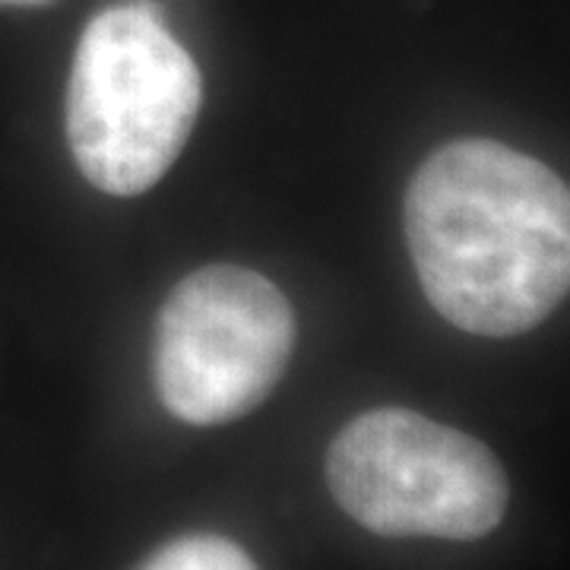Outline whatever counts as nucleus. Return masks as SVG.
Segmentation results:
<instances>
[{"mask_svg":"<svg viewBox=\"0 0 570 570\" xmlns=\"http://www.w3.org/2000/svg\"><path fill=\"white\" fill-rule=\"evenodd\" d=\"M200 102L204 77L156 10H105L86 26L67 86L73 163L111 197L146 194L181 156Z\"/></svg>","mask_w":570,"mask_h":570,"instance_id":"f03ea898","label":"nucleus"},{"mask_svg":"<svg viewBox=\"0 0 570 570\" xmlns=\"http://www.w3.org/2000/svg\"><path fill=\"white\" fill-rule=\"evenodd\" d=\"M326 485L358 527L393 539H482L510 501L504 466L482 441L393 406L371 409L336 434Z\"/></svg>","mask_w":570,"mask_h":570,"instance_id":"7ed1b4c3","label":"nucleus"},{"mask_svg":"<svg viewBox=\"0 0 570 570\" xmlns=\"http://www.w3.org/2000/svg\"><path fill=\"white\" fill-rule=\"evenodd\" d=\"M0 3H45V0H0Z\"/></svg>","mask_w":570,"mask_h":570,"instance_id":"423d86ee","label":"nucleus"},{"mask_svg":"<svg viewBox=\"0 0 570 570\" xmlns=\"http://www.w3.org/2000/svg\"><path fill=\"white\" fill-rule=\"evenodd\" d=\"M137 570H261L254 558L238 542L213 535V532H190L165 542L156 554H149Z\"/></svg>","mask_w":570,"mask_h":570,"instance_id":"39448f33","label":"nucleus"},{"mask_svg":"<svg viewBox=\"0 0 570 570\" xmlns=\"http://www.w3.org/2000/svg\"><path fill=\"white\" fill-rule=\"evenodd\" d=\"M295 348L283 288L235 264L184 276L159 311L153 377L163 406L187 425H225L264 403Z\"/></svg>","mask_w":570,"mask_h":570,"instance_id":"20e7f679","label":"nucleus"},{"mask_svg":"<svg viewBox=\"0 0 570 570\" xmlns=\"http://www.w3.org/2000/svg\"><path fill=\"white\" fill-rule=\"evenodd\" d=\"M403 223L425 298L466 333H527L568 298V184L527 153L441 146L409 181Z\"/></svg>","mask_w":570,"mask_h":570,"instance_id":"f257e3e1","label":"nucleus"}]
</instances>
